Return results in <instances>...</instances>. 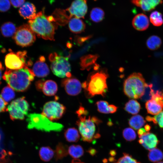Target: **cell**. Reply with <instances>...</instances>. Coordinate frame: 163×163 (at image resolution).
Segmentation results:
<instances>
[{"instance_id": "cell-1", "label": "cell", "mask_w": 163, "mask_h": 163, "mask_svg": "<svg viewBox=\"0 0 163 163\" xmlns=\"http://www.w3.org/2000/svg\"><path fill=\"white\" fill-rule=\"evenodd\" d=\"M34 76L32 70L26 66L16 70L6 68L2 78L14 90L23 92L29 87Z\"/></svg>"}, {"instance_id": "cell-2", "label": "cell", "mask_w": 163, "mask_h": 163, "mask_svg": "<svg viewBox=\"0 0 163 163\" xmlns=\"http://www.w3.org/2000/svg\"><path fill=\"white\" fill-rule=\"evenodd\" d=\"M98 69L94 70L82 85L88 98L98 95L104 97L107 91V80L109 75L107 71L105 69Z\"/></svg>"}, {"instance_id": "cell-3", "label": "cell", "mask_w": 163, "mask_h": 163, "mask_svg": "<svg viewBox=\"0 0 163 163\" xmlns=\"http://www.w3.org/2000/svg\"><path fill=\"white\" fill-rule=\"evenodd\" d=\"M29 25L38 37L46 40H53L57 25L46 16L44 11L37 14L35 17L28 21Z\"/></svg>"}, {"instance_id": "cell-4", "label": "cell", "mask_w": 163, "mask_h": 163, "mask_svg": "<svg viewBox=\"0 0 163 163\" xmlns=\"http://www.w3.org/2000/svg\"><path fill=\"white\" fill-rule=\"evenodd\" d=\"M146 83L142 74L135 72L125 80L123 90L125 94L129 97L137 99L144 95Z\"/></svg>"}, {"instance_id": "cell-5", "label": "cell", "mask_w": 163, "mask_h": 163, "mask_svg": "<svg viewBox=\"0 0 163 163\" xmlns=\"http://www.w3.org/2000/svg\"><path fill=\"white\" fill-rule=\"evenodd\" d=\"M77 121L79 133L83 141L89 142L100 137V135L96 131V125H98L101 121L95 117L89 116L88 119L86 116L79 117Z\"/></svg>"}, {"instance_id": "cell-6", "label": "cell", "mask_w": 163, "mask_h": 163, "mask_svg": "<svg viewBox=\"0 0 163 163\" xmlns=\"http://www.w3.org/2000/svg\"><path fill=\"white\" fill-rule=\"evenodd\" d=\"M27 128L46 132L60 131L63 127L61 124L53 122L42 114L33 113L27 115Z\"/></svg>"}, {"instance_id": "cell-7", "label": "cell", "mask_w": 163, "mask_h": 163, "mask_svg": "<svg viewBox=\"0 0 163 163\" xmlns=\"http://www.w3.org/2000/svg\"><path fill=\"white\" fill-rule=\"evenodd\" d=\"M49 59L51 62V69L55 75L62 78L71 77V66L68 57L54 53L50 54Z\"/></svg>"}, {"instance_id": "cell-8", "label": "cell", "mask_w": 163, "mask_h": 163, "mask_svg": "<svg viewBox=\"0 0 163 163\" xmlns=\"http://www.w3.org/2000/svg\"><path fill=\"white\" fill-rule=\"evenodd\" d=\"M13 38L17 44L24 47L31 45L35 41L36 37L29 25L24 24L17 28Z\"/></svg>"}, {"instance_id": "cell-9", "label": "cell", "mask_w": 163, "mask_h": 163, "mask_svg": "<svg viewBox=\"0 0 163 163\" xmlns=\"http://www.w3.org/2000/svg\"><path fill=\"white\" fill-rule=\"evenodd\" d=\"M29 106L25 97L18 98L12 101L7 107L10 119L13 121L23 120L27 115Z\"/></svg>"}, {"instance_id": "cell-10", "label": "cell", "mask_w": 163, "mask_h": 163, "mask_svg": "<svg viewBox=\"0 0 163 163\" xmlns=\"http://www.w3.org/2000/svg\"><path fill=\"white\" fill-rule=\"evenodd\" d=\"M27 52L19 51L16 53L11 52L5 56V64L6 68L16 70L27 66L26 63Z\"/></svg>"}, {"instance_id": "cell-11", "label": "cell", "mask_w": 163, "mask_h": 163, "mask_svg": "<svg viewBox=\"0 0 163 163\" xmlns=\"http://www.w3.org/2000/svg\"><path fill=\"white\" fill-rule=\"evenodd\" d=\"M66 109L62 104L54 101H50L44 105L42 114L53 121L61 118Z\"/></svg>"}, {"instance_id": "cell-12", "label": "cell", "mask_w": 163, "mask_h": 163, "mask_svg": "<svg viewBox=\"0 0 163 163\" xmlns=\"http://www.w3.org/2000/svg\"><path fill=\"white\" fill-rule=\"evenodd\" d=\"M145 107L148 113L156 115L163 110V91L157 90L152 99L147 101Z\"/></svg>"}, {"instance_id": "cell-13", "label": "cell", "mask_w": 163, "mask_h": 163, "mask_svg": "<svg viewBox=\"0 0 163 163\" xmlns=\"http://www.w3.org/2000/svg\"><path fill=\"white\" fill-rule=\"evenodd\" d=\"M87 9L86 1L77 0L73 1L66 10L71 18L75 17L80 18H84Z\"/></svg>"}, {"instance_id": "cell-14", "label": "cell", "mask_w": 163, "mask_h": 163, "mask_svg": "<svg viewBox=\"0 0 163 163\" xmlns=\"http://www.w3.org/2000/svg\"><path fill=\"white\" fill-rule=\"evenodd\" d=\"M61 84L67 93L70 95H77L82 90V86L80 82L75 78H65L62 80Z\"/></svg>"}, {"instance_id": "cell-15", "label": "cell", "mask_w": 163, "mask_h": 163, "mask_svg": "<svg viewBox=\"0 0 163 163\" xmlns=\"http://www.w3.org/2000/svg\"><path fill=\"white\" fill-rule=\"evenodd\" d=\"M35 85L38 90L42 91L44 94L47 96L54 95L58 90L57 84L52 80H40L36 82Z\"/></svg>"}, {"instance_id": "cell-16", "label": "cell", "mask_w": 163, "mask_h": 163, "mask_svg": "<svg viewBox=\"0 0 163 163\" xmlns=\"http://www.w3.org/2000/svg\"><path fill=\"white\" fill-rule=\"evenodd\" d=\"M139 142L146 149L151 150L155 148L159 143L156 136L153 133L146 132L139 136Z\"/></svg>"}, {"instance_id": "cell-17", "label": "cell", "mask_w": 163, "mask_h": 163, "mask_svg": "<svg viewBox=\"0 0 163 163\" xmlns=\"http://www.w3.org/2000/svg\"><path fill=\"white\" fill-rule=\"evenodd\" d=\"M45 61V57L41 56L34 64L31 70L35 76L38 77H44L49 74L50 70Z\"/></svg>"}, {"instance_id": "cell-18", "label": "cell", "mask_w": 163, "mask_h": 163, "mask_svg": "<svg viewBox=\"0 0 163 163\" xmlns=\"http://www.w3.org/2000/svg\"><path fill=\"white\" fill-rule=\"evenodd\" d=\"M133 27L139 31H143L149 27V20L148 17L143 13L139 14L133 19L132 22Z\"/></svg>"}, {"instance_id": "cell-19", "label": "cell", "mask_w": 163, "mask_h": 163, "mask_svg": "<svg viewBox=\"0 0 163 163\" xmlns=\"http://www.w3.org/2000/svg\"><path fill=\"white\" fill-rule=\"evenodd\" d=\"M36 8L34 5L29 2H26L20 8L19 12L20 15L24 19L30 20L36 16Z\"/></svg>"}, {"instance_id": "cell-20", "label": "cell", "mask_w": 163, "mask_h": 163, "mask_svg": "<svg viewBox=\"0 0 163 163\" xmlns=\"http://www.w3.org/2000/svg\"><path fill=\"white\" fill-rule=\"evenodd\" d=\"M132 2L136 6L140 7L145 11H149L154 9L156 6L162 3L160 0H136Z\"/></svg>"}, {"instance_id": "cell-21", "label": "cell", "mask_w": 163, "mask_h": 163, "mask_svg": "<svg viewBox=\"0 0 163 163\" xmlns=\"http://www.w3.org/2000/svg\"><path fill=\"white\" fill-rule=\"evenodd\" d=\"M68 27L70 31L75 34L82 32L85 28V24L82 20L75 17L70 19L68 22Z\"/></svg>"}, {"instance_id": "cell-22", "label": "cell", "mask_w": 163, "mask_h": 163, "mask_svg": "<svg viewBox=\"0 0 163 163\" xmlns=\"http://www.w3.org/2000/svg\"><path fill=\"white\" fill-rule=\"evenodd\" d=\"M66 10L58 9L56 10L53 13V17L55 23L61 25H64L68 23L71 18Z\"/></svg>"}, {"instance_id": "cell-23", "label": "cell", "mask_w": 163, "mask_h": 163, "mask_svg": "<svg viewBox=\"0 0 163 163\" xmlns=\"http://www.w3.org/2000/svg\"><path fill=\"white\" fill-rule=\"evenodd\" d=\"M96 55H88L82 56L80 59V65L81 69L87 70L90 69L91 68L94 64L98 58Z\"/></svg>"}, {"instance_id": "cell-24", "label": "cell", "mask_w": 163, "mask_h": 163, "mask_svg": "<svg viewBox=\"0 0 163 163\" xmlns=\"http://www.w3.org/2000/svg\"><path fill=\"white\" fill-rule=\"evenodd\" d=\"M17 28L14 24L11 22H7L3 24L1 27V31L2 35L5 37L13 36Z\"/></svg>"}, {"instance_id": "cell-25", "label": "cell", "mask_w": 163, "mask_h": 163, "mask_svg": "<svg viewBox=\"0 0 163 163\" xmlns=\"http://www.w3.org/2000/svg\"><path fill=\"white\" fill-rule=\"evenodd\" d=\"M141 109L139 103L136 100L131 99L125 105L124 109L129 113L132 114L138 113Z\"/></svg>"}, {"instance_id": "cell-26", "label": "cell", "mask_w": 163, "mask_h": 163, "mask_svg": "<svg viewBox=\"0 0 163 163\" xmlns=\"http://www.w3.org/2000/svg\"><path fill=\"white\" fill-rule=\"evenodd\" d=\"M146 123L143 117L139 115L133 116L129 121L130 126L135 130L139 129Z\"/></svg>"}, {"instance_id": "cell-27", "label": "cell", "mask_w": 163, "mask_h": 163, "mask_svg": "<svg viewBox=\"0 0 163 163\" xmlns=\"http://www.w3.org/2000/svg\"><path fill=\"white\" fill-rule=\"evenodd\" d=\"M54 154L53 150L49 147H42L39 151V155L40 159L44 161H48L50 160L53 158Z\"/></svg>"}, {"instance_id": "cell-28", "label": "cell", "mask_w": 163, "mask_h": 163, "mask_svg": "<svg viewBox=\"0 0 163 163\" xmlns=\"http://www.w3.org/2000/svg\"><path fill=\"white\" fill-rule=\"evenodd\" d=\"M161 42V40L159 37L156 35H153L148 38L146 44L149 49L151 50H155L160 47Z\"/></svg>"}, {"instance_id": "cell-29", "label": "cell", "mask_w": 163, "mask_h": 163, "mask_svg": "<svg viewBox=\"0 0 163 163\" xmlns=\"http://www.w3.org/2000/svg\"><path fill=\"white\" fill-rule=\"evenodd\" d=\"M64 135L66 140L70 142H77L80 138L78 131L74 128L67 129L65 132Z\"/></svg>"}, {"instance_id": "cell-30", "label": "cell", "mask_w": 163, "mask_h": 163, "mask_svg": "<svg viewBox=\"0 0 163 163\" xmlns=\"http://www.w3.org/2000/svg\"><path fill=\"white\" fill-rule=\"evenodd\" d=\"M1 96L5 102L8 103L15 97L14 90L8 85L3 88L2 89Z\"/></svg>"}, {"instance_id": "cell-31", "label": "cell", "mask_w": 163, "mask_h": 163, "mask_svg": "<svg viewBox=\"0 0 163 163\" xmlns=\"http://www.w3.org/2000/svg\"><path fill=\"white\" fill-rule=\"evenodd\" d=\"M82 147L79 145H72L68 149V153L73 158H77L81 157L84 154Z\"/></svg>"}, {"instance_id": "cell-32", "label": "cell", "mask_w": 163, "mask_h": 163, "mask_svg": "<svg viewBox=\"0 0 163 163\" xmlns=\"http://www.w3.org/2000/svg\"><path fill=\"white\" fill-rule=\"evenodd\" d=\"M149 21L154 26L158 27L163 24L162 15L160 12L155 11L152 12L149 16Z\"/></svg>"}, {"instance_id": "cell-33", "label": "cell", "mask_w": 163, "mask_h": 163, "mask_svg": "<svg viewBox=\"0 0 163 163\" xmlns=\"http://www.w3.org/2000/svg\"><path fill=\"white\" fill-rule=\"evenodd\" d=\"M148 157L149 160L151 162H158L163 158V153L159 149L155 148L150 150Z\"/></svg>"}, {"instance_id": "cell-34", "label": "cell", "mask_w": 163, "mask_h": 163, "mask_svg": "<svg viewBox=\"0 0 163 163\" xmlns=\"http://www.w3.org/2000/svg\"><path fill=\"white\" fill-rule=\"evenodd\" d=\"M104 15V11L99 8H95L91 10L90 17L91 19L94 22H98L103 19Z\"/></svg>"}, {"instance_id": "cell-35", "label": "cell", "mask_w": 163, "mask_h": 163, "mask_svg": "<svg viewBox=\"0 0 163 163\" xmlns=\"http://www.w3.org/2000/svg\"><path fill=\"white\" fill-rule=\"evenodd\" d=\"M97 110L99 112L108 114L110 113V105L108 103L105 101H100L96 103Z\"/></svg>"}, {"instance_id": "cell-36", "label": "cell", "mask_w": 163, "mask_h": 163, "mask_svg": "<svg viewBox=\"0 0 163 163\" xmlns=\"http://www.w3.org/2000/svg\"><path fill=\"white\" fill-rule=\"evenodd\" d=\"M152 88V84L146 83L144 94L141 97V99L142 101L147 102L152 99L155 93Z\"/></svg>"}, {"instance_id": "cell-37", "label": "cell", "mask_w": 163, "mask_h": 163, "mask_svg": "<svg viewBox=\"0 0 163 163\" xmlns=\"http://www.w3.org/2000/svg\"><path fill=\"white\" fill-rule=\"evenodd\" d=\"M146 119L148 121H152L155 124H158L160 128H163V110L154 117L147 116Z\"/></svg>"}, {"instance_id": "cell-38", "label": "cell", "mask_w": 163, "mask_h": 163, "mask_svg": "<svg viewBox=\"0 0 163 163\" xmlns=\"http://www.w3.org/2000/svg\"><path fill=\"white\" fill-rule=\"evenodd\" d=\"M123 135L124 139L128 141H133L136 138V134L135 131L130 128L125 129L123 132Z\"/></svg>"}, {"instance_id": "cell-39", "label": "cell", "mask_w": 163, "mask_h": 163, "mask_svg": "<svg viewBox=\"0 0 163 163\" xmlns=\"http://www.w3.org/2000/svg\"><path fill=\"white\" fill-rule=\"evenodd\" d=\"M56 157L57 159L66 156L68 153L67 147L61 143L57 146L56 149Z\"/></svg>"}, {"instance_id": "cell-40", "label": "cell", "mask_w": 163, "mask_h": 163, "mask_svg": "<svg viewBox=\"0 0 163 163\" xmlns=\"http://www.w3.org/2000/svg\"><path fill=\"white\" fill-rule=\"evenodd\" d=\"M117 163H140L133 158L131 155L124 153L123 156L120 158Z\"/></svg>"}, {"instance_id": "cell-41", "label": "cell", "mask_w": 163, "mask_h": 163, "mask_svg": "<svg viewBox=\"0 0 163 163\" xmlns=\"http://www.w3.org/2000/svg\"><path fill=\"white\" fill-rule=\"evenodd\" d=\"M10 1L0 0V11L2 12H6L10 9Z\"/></svg>"}, {"instance_id": "cell-42", "label": "cell", "mask_w": 163, "mask_h": 163, "mask_svg": "<svg viewBox=\"0 0 163 163\" xmlns=\"http://www.w3.org/2000/svg\"><path fill=\"white\" fill-rule=\"evenodd\" d=\"M0 163H12L8 154L5 150L0 152Z\"/></svg>"}, {"instance_id": "cell-43", "label": "cell", "mask_w": 163, "mask_h": 163, "mask_svg": "<svg viewBox=\"0 0 163 163\" xmlns=\"http://www.w3.org/2000/svg\"><path fill=\"white\" fill-rule=\"evenodd\" d=\"M8 104L0 96V114L7 111L6 105Z\"/></svg>"}, {"instance_id": "cell-44", "label": "cell", "mask_w": 163, "mask_h": 163, "mask_svg": "<svg viewBox=\"0 0 163 163\" xmlns=\"http://www.w3.org/2000/svg\"><path fill=\"white\" fill-rule=\"evenodd\" d=\"M78 117L82 116H86L88 113V111L85 110V108L81 106L76 111Z\"/></svg>"}, {"instance_id": "cell-45", "label": "cell", "mask_w": 163, "mask_h": 163, "mask_svg": "<svg viewBox=\"0 0 163 163\" xmlns=\"http://www.w3.org/2000/svg\"><path fill=\"white\" fill-rule=\"evenodd\" d=\"M10 2L13 6L17 8L21 7L24 3V0H10Z\"/></svg>"}, {"instance_id": "cell-46", "label": "cell", "mask_w": 163, "mask_h": 163, "mask_svg": "<svg viewBox=\"0 0 163 163\" xmlns=\"http://www.w3.org/2000/svg\"><path fill=\"white\" fill-rule=\"evenodd\" d=\"M4 69V68L3 67L2 63L0 62V85L2 83L1 80L3 77L2 71Z\"/></svg>"}, {"instance_id": "cell-47", "label": "cell", "mask_w": 163, "mask_h": 163, "mask_svg": "<svg viewBox=\"0 0 163 163\" xmlns=\"http://www.w3.org/2000/svg\"><path fill=\"white\" fill-rule=\"evenodd\" d=\"M146 133L145 129L144 128H140L138 131V134L139 136H141Z\"/></svg>"}, {"instance_id": "cell-48", "label": "cell", "mask_w": 163, "mask_h": 163, "mask_svg": "<svg viewBox=\"0 0 163 163\" xmlns=\"http://www.w3.org/2000/svg\"><path fill=\"white\" fill-rule=\"evenodd\" d=\"M145 130L146 131H149L150 130L151 128V127L149 125H146L145 126Z\"/></svg>"}, {"instance_id": "cell-49", "label": "cell", "mask_w": 163, "mask_h": 163, "mask_svg": "<svg viewBox=\"0 0 163 163\" xmlns=\"http://www.w3.org/2000/svg\"><path fill=\"white\" fill-rule=\"evenodd\" d=\"M157 163H163V161H160V162H158Z\"/></svg>"}, {"instance_id": "cell-50", "label": "cell", "mask_w": 163, "mask_h": 163, "mask_svg": "<svg viewBox=\"0 0 163 163\" xmlns=\"http://www.w3.org/2000/svg\"><path fill=\"white\" fill-rule=\"evenodd\" d=\"M0 138H1V136H0Z\"/></svg>"}]
</instances>
